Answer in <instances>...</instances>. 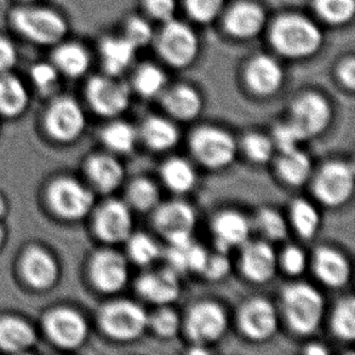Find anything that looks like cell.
<instances>
[{"label":"cell","instance_id":"cell-10","mask_svg":"<svg viewBox=\"0 0 355 355\" xmlns=\"http://www.w3.org/2000/svg\"><path fill=\"white\" fill-rule=\"evenodd\" d=\"M89 274L94 288L105 295L121 293L130 282V262L113 248L98 250L90 261Z\"/></svg>","mask_w":355,"mask_h":355},{"label":"cell","instance_id":"cell-14","mask_svg":"<svg viewBox=\"0 0 355 355\" xmlns=\"http://www.w3.org/2000/svg\"><path fill=\"white\" fill-rule=\"evenodd\" d=\"M158 46L162 58L178 68L189 66L199 53V40L193 29L173 19L165 24Z\"/></svg>","mask_w":355,"mask_h":355},{"label":"cell","instance_id":"cell-1","mask_svg":"<svg viewBox=\"0 0 355 355\" xmlns=\"http://www.w3.org/2000/svg\"><path fill=\"white\" fill-rule=\"evenodd\" d=\"M327 304L319 288L306 282H293L280 293V314L290 331L298 337L312 336L325 318Z\"/></svg>","mask_w":355,"mask_h":355},{"label":"cell","instance_id":"cell-7","mask_svg":"<svg viewBox=\"0 0 355 355\" xmlns=\"http://www.w3.org/2000/svg\"><path fill=\"white\" fill-rule=\"evenodd\" d=\"M334 120L331 102L320 92H308L296 97L288 108V121L303 142L327 132Z\"/></svg>","mask_w":355,"mask_h":355},{"label":"cell","instance_id":"cell-38","mask_svg":"<svg viewBox=\"0 0 355 355\" xmlns=\"http://www.w3.org/2000/svg\"><path fill=\"white\" fill-rule=\"evenodd\" d=\"M34 341L32 329L19 319L6 318L0 320V347L6 351L19 352Z\"/></svg>","mask_w":355,"mask_h":355},{"label":"cell","instance_id":"cell-56","mask_svg":"<svg viewBox=\"0 0 355 355\" xmlns=\"http://www.w3.org/2000/svg\"><path fill=\"white\" fill-rule=\"evenodd\" d=\"M26 3H33V1H37V0H24Z\"/></svg>","mask_w":355,"mask_h":355},{"label":"cell","instance_id":"cell-8","mask_svg":"<svg viewBox=\"0 0 355 355\" xmlns=\"http://www.w3.org/2000/svg\"><path fill=\"white\" fill-rule=\"evenodd\" d=\"M279 311L262 296L245 300L236 315V327L245 340L262 343L273 338L279 329Z\"/></svg>","mask_w":355,"mask_h":355},{"label":"cell","instance_id":"cell-18","mask_svg":"<svg viewBox=\"0 0 355 355\" xmlns=\"http://www.w3.org/2000/svg\"><path fill=\"white\" fill-rule=\"evenodd\" d=\"M50 199L55 211L68 220L87 216L94 207V194L82 183L71 178L55 182L50 191Z\"/></svg>","mask_w":355,"mask_h":355},{"label":"cell","instance_id":"cell-34","mask_svg":"<svg viewBox=\"0 0 355 355\" xmlns=\"http://www.w3.org/2000/svg\"><path fill=\"white\" fill-rule=\"evenodd\" d=\"M101 139L112 154H129L139 142V132L129 121L114 118L102 130Z\"/></svg>","mask_w":355,"mask_h":355},{"label":"cell","instance_id":"cell-4","mask_svg":"<svg viewBox=\"0 0 355 355\" xmlns=\"http://www.w3.org/2000/svg\"><path fill=\"white\" fill-rule=\"evenodd\" d=\"M98 325L105 336L120 343L137 341L148 330V313L129 298H114L102 306Z\"/></svg>","mask_w":355,"mask_h":355},{"label":"cell","instance_id":"cell-9","mask_svg":"<svg viewBox=\"0 0 355 355\" xmlns=\"http://www.w3.org/2000/svg\"><path fill=\"white\" fill-rule=\"evenodd\" d=\"M12 24L26 38L42 45L58 43L67 32V24L60 15L40 8L16 10Z\"/></svg>","mask_w":355,"mask_h":355},{"label":"cell","instance_id":"cell-25","mask_svg":"<svg viewBox=\"0 0 355 355\" xmlns=\"http://www.w3.org/2000/svg\"><path fill=\"white\" fill-rule=\"evenodd\" d=\"M87 173L94 187L105 194L116 192L125 181L124 165L112 153L92 155L87 160Z\"/></svg>","mask_w":355,"mask_h":355},{"label":"cell","instance_id":"cell-13","mask_svg":"<svg viewBox=\"0 0 355 355\" xmlns=\"http://www.w3.org/2000/svg\"><path fill=\"white\" fill-rule=\"evenodd\" d=\"M87 101L98 116L114 119L121 116L131 103V87L116 77L92 78L87 87Z\"/></svg>","mask_w":355,"mask_h":355},{"label":"cell","instance_id":"cell-44","mask_svg":"<svg viewBox=\"0 0 355 355\" xmlns=\"http://www.w3.org/2000/svg\"><path fill=\"white\" fill-rule=\"evenodd\" d=\"M309 266V259L306 251L298 245H286L282 252L278 254V267L284 273L291 277L298 278L301 277Z\"/></svg>","mask_w":355,"mask_h":355},{"label":"cell","instance_id":"cell-43","mask_svg":"<svg viewBox=\"0 0 355 355\" xmlns=\"http://www.w3.org/2000/svg\"><path fill=\"white\" fill-rule=\"evenodd\" d=\"M314 8L329 24H343L351 21L355 11L354 0H315Z\"/></svg>","mask_w":355,"mask_h":355},{"label":"cell","instance_id":"cell-3","mask_svg":"<svg viewBox=\"0 0 355 355\" xmlns=\"http://www.w3.org/2000/svg\"><path fill=\"white\" fill-rule=\"evenodd\" d=\"M308 183L318 204L329 209L343 207L354 194V166L342 159L327 160L313 170Z\"/></svg>","mask_w":355,"mask_h":355},{"label":"cell","instance_id":"cell-17","mask_svg":"<svg viewBox=\"0 0 355 355\" xmlns=\"http://www.w3.org/2000/svg\"><path fill=\"white\" fill-rule=\"evenodd\" d=\"M313 274L319 283L329 288H345L352 279V263L348 256L335 246L322 245L313 252Z\"/></svg>","mask_w":355,"mask_h":355},{"label":"cell","instance_id":"cell-50","mask_svg":"<svg viewBox=\"0 0 355 355\" xmlns=\"http://www.w3.org/2000/svg\"><path fill=\"white\" fill-rule=\"evenodd\" d=\"M32 79L40 90H51L58 83V68L48 63H39L32 69Z\"/></svg>","mask_w":355,"mask_h":355},{"label":"cell","instance_id":"cell-51","mask_svg":"<svg viewBox=\"0 0 355 355\" xmlns=\"http://www.w3.org/2000/svg\"><path fill=\"white\" fill-rule=\"evenodd\" d=\"M146 5L149 14L154 19L168 22L173 19L176 11V1L175 0H146Z\"/></svg>","mask_w":355,"mask_h":355},{"label":"cell","instance_id":"cell-15","mask_svg":"<svg viewBox=\"0 0 355 355\" xmlns=\"http://www.w3.org/2000/svg\"><path fill=\"white\" fill-rule=\"evenodd\" d=\"M180 277L181 275L168 267L146 270L135 279V291L139 298L155 307L173 304L181 293Z\"/></svg>","mask_w":355,"mask_h":355},{"label":"cell","instance_id":"cell-27","mask_svg":"<svg viewBox=\"0 0 355 355\" xmlns=\"http://www.w3.org/2000/svg\"><path fill=\"white\" fill-rule=\"evenodd\" d=\"M266 14L259 5L240 3L233 6L225 19V26L233 37L252 38L263 29Z\"/></svg>","mask_w":355,"mask_h":355},{"label":"cell","instance_id":"cell-35","mask_svg":"<svg viewBox=\"0 0 355 355\" xmlns=\"http://www.w3.org/2000/svg\"><path fill=\"white\" fill-rule=\"evenodd\" d=\"M24 272L29 283L35 288H48L53 283L58 275L56 263L44 251L33 249L26 254Z\"/></svg>","mask_w":355,"mask_h":355},{"label":"cell","instance_id":"cell-36","mask_svg":"<svg viewBox=\"0 0 355 355\" xmlns=\"http://www.w3.org/2000/svg\"><path fill=\"white\" fill-rule=\"evenodd\" d=\"M55 67L69 77H80L90 66V58L85 49L78 44H64L53 53Z\"/></svg>","mask_w":355,"mask_h":355},{"label":"cell","instance_id":"cell-32","mask_svg":"<svg viewBox=\"0 0 355 355\" xmlns=\"http://www.w3.org/2000/svg\"><path fill=\"white\" fill-rule=\"evenodd\" d=\"M124 245L128 261L141 268H148L163 257V249L158 241L144 232H132Z\"/></svg>","mask_w":355,"mask_h":355},{"label":"cell","instance_id":"cell-41","mask_svg":"<svg viewBox=\"0 0 355 355\" xmlns=\"http://www.w3.org/2000/svg\"><path fill=\"white\" fill-rule=\"evenodd\" d=\"M27 105V92L22 83L10 74L0 77V112L16 116Z\"/></svg>","mask_w":355,"mask_h":355},{"label":"cell","instance_id":"cell-46","mask_svg":"<svg viewBox=\"0 0 355 355\" xmlns=\"http://www.w3.org/2000/svg\"><path fill=\"white\" fill-rule=\"evenodd\" d=\"M223 0H186V8L193 19L207 24L221 12Z\"/></svg>","mask_w":355,"mask_h":355},{"label":"cell","instance_id":"cell-55","mask_svg":"<svg viewBox=\"0 0 355 355\" xmlns=\"http://www.w3.org/2000/svg\"><path fill=\"white\" fill-rule=\"evenodd\" d=\"M4 212V202H1V199H0V215Z\"/></svg>","mask_w":355,"mask_h":355},{"label":"cell","instance_id":"cell-54","mask_svg":"<svg viewBox=\"0 0 355 355\" xmlns=\"http://www.w3.org/2000/svg\"><path fill=\"white\" fill-rule=\"evenodd\" d=\"M303 353L308 355H327L330 354V349L322 342H309L303 348Z\"/></svg>","mask_w":355,"mask_h":355},{"label":"cell","instance_id":"cell-20","mask_svg":"<svg viewBox=\"0 0 355 355\" xmlns=\"http://www.w3.org/2000/svg\"><path fill=\"white\" fill-rule=\"evenodd\" d=\"M46 126L50 134L60 141H72L85 128V116L77 102L63 97L55 101L49 110Z\"/></svg>","mask_w":355,"mask_h":355},{"label":"cell","instance_id":"cell-33","mask_svg":"<svg viewBox=\"0 0 355 355\" xmlns=\"http://www.w3.org/2000/svg\"><path fill=\"white\" fill-rule=\"evenodd\" d=\"M332 335L343 343L355 341V300L352 295L340 298L329 315Z\"/></svg>","mask_w":355,"mask_h":355},{"label":"cell","instance_id":"cell-2","mask_svg":"<svg viewBox=\"0 0 355 355\" xmlns=\"http://www.w3.org/2000/svg\"><path fill=\"white\" fill-rule=\"evenodd\" d=\"M188 149L192 158L210 171H221L234 163L239 142L217 125H198L188 136Z\"/></svg>","mask_w":355,"mask_h":355},{"label":"cell","instance_id":"cell-37","mask_svg":"<svg viewBox=\"0 0 355 355\" xmlns=\"http://www.w3.org/2000/svg\"><path fill=\"white\" fill-rule=\"evenodd\" d=\"M148 330L160 340H173L182 331V317L173 304L158 306L148 314Z\"/></svg>","mask_w":355,"mask_h":355},{"label":"cell","instance_id":"cell-21","mask_svg":"<svg viewBox=\"0 0 355 355\" xmlns=\"http://www.w3.org/2000/svg\"><path fill=\"white\" fill-rule=\"evenodd\" d=\"M284 79L283 68L266 55L252 58L245 71L246 85L256 96H273L283 87Z\"/></svg>","mask_w":355,"mask_h":355},{"label":"cell","instance_id":"cell-49","mask_svg":"<svg viewBox=\"0 0 355 355\" xmlns=\"http://www.w3.org/2000/svg\"><path fill=\"white\" fill-rule=\"evenodd\" d=\"M184 254H186L187 272L202 275L210 251H207V248H204L202 245L193 241L192 244L184 249Z\"/></svg>","mask_w":355,"mask_h":355},{"label":"cell","instance_id":"cell-48","mask_svg":"<svg viewBox=\"0 0 355 355\" xmlns=\"http://www.w3.org/2000/svg\"><path fill=\"white\" fill-rule=\"evenodd\" d=\"M125 38L128 39L135 48H144L147 46L153 38V29L144 19H130L129 24L126 26Z\"/></svg>","mask_w":355,"mask_h":355},{"label":"cell","instance_id":"cell-45","mask_svg":"<svg viewBox=\"0 0 355 355\" xmlns=\"http://www.w3.org/2000/svg\"><path fill=\"white\" fill-rule=\"evenodd\" d=\"M270 139L273 141L274 147H275V150H278V153L290 152L293 149L300 148V146L303 142L301 136L298 135L297 131L295 130L293 125L288 123V120L275 124L272 130Z\"/></svg>","mask_w":355,"mask_h":355},{"label":"cell","instance_id":"cell-22","mask_svg":"<svg viewBox=\"0 0 355 355\" xmlns=\"http://www.w3.org/2000/svg\"><path fill=\"white\" fill-rule=\"evenodd\" d=\"M46 330L53 341L64 348H77L87 336L85 319L69 308L51 313L46 319Z\"/></svg>","mask_w":355,"mask_h":355},{"label":"cell","instance_id":"cell-24","mask_svg":"<svg viewBox=\"0 0 355 355\" xmlns=\"http://www.w3.org/2000/svg\"><path fill=\"white\" fill-rule=\"evenodd\" d=\"M139 141L152 152L164 153L175 148L181 132L175 120L163 116H148L139 125Z\"/></svg>","mask_w":355,"mask_h":355},{"label":"cell","instance_id":"cell-52","mask_svg":"<svg viewBox=\"0 0 355 355\" xmlns=\"http://www.w3.org/2000/svg\"><path fill=\"white\" fill-rule=\"evenodd\" d=\"M16 63V49L8 39L0 38V72L5 73Z\"/></svg>","mask_w":355,"mask_h":355},{"label":"cell","instance_id":"cell-29","mask_svg":"<svg viewBox=\"0 0 355 355\" xmlns=\"http://www.w3.org/2000/svg\"><path fill=\"white\" fill-rule=\"evenodd\" d=\"M288 227L301 239L312 240L322 227V214L315 202L306 198H296L290 202L288 214Z\"/></svg>","mask_w":355,"mask_h":355},{"label":"cell","instance_id":"cell-23","mask_svg":"<svg viewBox=\"0 0 355 355\" xmlns=\"http://www.w3.org/2000/svg\"><path fill=\"white\" fill-rule=\"evenodd\" d=\"M160 97L164 111L176 123H191L202 114V95L189 85L178 84L166 87Z\"/></svg>","mask_w":355,"mask_h":355},{"label":"cell","instance_id":"cell-12","mask_svg":"<svg viewBox=\"0 0 355 355\" xmlns=\"http://www.w3.org/2000/svg\"><path fill=\"white\" fill-rule=\"evenodd\" d=\"M238 269L249 283H269L278 272V252L267 240L249 239L239 248Z\"/></svg>","mask_w":355,"mask_h":355},{"label":"cell","instance_id":"cell-28","mask_svg":"<svg viewBox=\"0 0 355 355\" xmlns=\"http://www.w3.org/2000/svg\"><path fill=\"white\" fill-rule=\"evenodd\" d=\"M159 171L165 188L178 196L192 192L198 182L197 171L193 164L182 157L173 155L166 159Z\"/></svg>","mask_w":355,"mask_h":355},{"label":"cell","instance_id":"cell-57","mask_svg":"<svg viewBox=\"0 0 355 355\" xmlns=\"http://www.w3.org/2000/svg\"><path fill=\"white\" fill-rule=\"evenodd\" d=\"M1 238H3V232L0 230V243H1Z\"/></svg>","mask_w":355,"mask_h":355},{"label":"cell","instance_id":"cell-30","mask_svg":"<svg viewBox=\"0 0 355 355\" xmlns=\"http://www.w3.org/2000/svg\"><path fill=\"white\" fill-rule=\"evenodd\" d=\"M124 200L132 211L150 214L162 202V193L158 183L152 178L139 176L128 183Z\"/></svg>","mask_w":355,"mask_h":355},{"label":"cell","instance_id":"cell-31","mask_svg":"<svg viewBox=\"0 0 355 355\" xmlns=\"http://www.w3.org/2000/svg\"><path fill=\"white\" fill-rule=\"evenodd\" d=\"M136 50L125 38H107L101 45L103 67L108 76L119 77L134 62Z\"/></svg>","mask_w":355,"mask_h":355},{"label":"cell","instance_id":"cell-40","mask_svg":"<svg viewBox=\"0 0 355 355\" xmlns=\"http://www.w3.org/2000/svg\"><path fill=\"white\" fill-rule=\"evenodd\" d=\"M254 226L269 243L283 241L288 233V218L274 207H261L254 216Z\"/></svg>","mask_w":355,"mask_h":355},{"label":"cell","instance_id":"cell-47","mask_svg":"<svg viewBox=\"0 0 355 355\" xmlns=\"http://www.w3.org/2000/svg\"><path fill=\"white\" fill-rule=\"evenodd\" d=\"M231 261L227 252L217 251L215 254H209L207 264L202 270V277L210 282H220L226 278L231 272Z\"/></svg>","mask_w":355,"mask_h":355},{"label":"cell","instance_id":"cell-5","mask_svg":"<svg viewBox=\"0 0 355 355\" xmlns=\"http://www.w3.org/2000/svg\"><path fill=\"white\" fill-rule=\"evenodd\" d=\"M270 40L275 50L284 56L303 58L320 49L322 34L311 19L300 15H285L273 24Z\"/></svg>","mask_w":355,"mask_h":355},{"label":"cell","instance_id":"cell-42","mask_svg":"<svg viewBox=\"0 0 355 355\" xmlns=\"http://www.w3.org/2000/svg\"><path fill=\"white\" fill-rule=\"evenodd\" d=\"M168 87L165 73L153 64H144L136 72L134 78L135 92L144 98L158 97Z\"/></svg>","mask_w":355,"mask_h":355},{"label":"cell","instance_id":"cell-11","mask_svg":"<svg viewBox=\"0 0 355 355\" xmlns=\"http://www.w3.org/2000/svg\"><path fill=\"white\" fill-rule=\"evenodd\" d=\"M124 199L111 198L97 207L92 230L102 243L113 245L124 244L134 232V215Z\"/></svg>","mask_w":355,"mask_h":355},{"label":"cell","instance_id":"cell-19","mask_svg":"<svg viewBox=\"0 0 355 355\" xmlns=\"http://www.w3.org/2000/svg\"><path fill=\"white\" fill-rule=\"evenodd\" d=\"M210 228L217 251L228 254L231 250L239 249L250 239L252 226L243 212L225 209L214 215Z\"/></svg>","mask_w":355,"mask_h":355},{"label":"cell","instance_id":"cell-6","mask_svg":"<svg viewBox=\"0 0 355 355\" xmlns=\"http://www.w3.org/2000/svg\"><path fill=\"white\" fill-rule=\"evenodd\" d=\"M230 327L226 308L215 300H200L182 317V331L189 343L210 347L221 341Z\"/></svg>","mask_w":355,"mask_h":355},{"label":"cell","instance_id":"cell-39","mask_svg":"<svg viewBox=\"0 0 355 355\" xmlns=\"http://www.w3.org/2000/svg\"><path fill=\"white\" fill-rule=\"evenodd\" d=\"M239 149L251 163L263 165L273 159L277 152L270 135L261 131H249L241 137Z\"/></svg>","mask_w":355,"mask_h":355},{"label":"cell","instance_id":"cell-53","mask_svg":"<svg viewBox=\"0 0 355 355\" xmlns=\"http://www.w3.org/2000/svg\"><path fill=\"white\" fill-rule=\"evenodd\" d=\"M338 78L342 85L348 90H354L355 87V61L353 58L347 60L342 63L341 67L338 69Z\"/></svg>","mask_w":355,"mask_h":355},{"label":"cell","instance_id":"cell-26","mask_svg":"<svg viewBox=\"0 0 355 355\" xmlns=\"http://www.w3.org/2000/svg\"><path fill=\"white\" fill-rule=\"evenodd\" d=\"M274 170L280 182L288 187L298 188L309 182L314 166L309 154L301 148H296L279 153Z\"/></svg>","mask_w":355,"mask_h":355},{"label":"cell","instance_id":"cell-16","mask_svg":"<svg viewBox=\"0 0 355 355\" xmlns=\"http://www.w3.org/2000/svg\"><path fill=\"white\" fill-rule=\"evenodd\" d=\"M150 214L154 230L166 241L181 234H193L197 226L196 209L182 199L162 200Z\"/></svg>","mask_w":355,"mask_h":355}]
</instances>
